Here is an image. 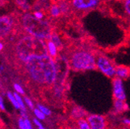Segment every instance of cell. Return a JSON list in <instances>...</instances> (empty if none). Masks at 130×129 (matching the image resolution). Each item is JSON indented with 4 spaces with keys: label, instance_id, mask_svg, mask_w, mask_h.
Returning a JSON list of instances; mask_svg holds the SVG:
<instances>
[{
    "label": "cell",
    "instance_id": "6da1fadb",
    "mask_svg": "<svg viewBox=\"0 0 130 129\" xmlns=\"http://www.w3.org/2000/svg\"><path fill=\"white\" fill-rule=\"evenodd\" d=\"M25 73L30 81L39 87H52L57 80L58 70L47 51L32 53L23 65Z\"/></svg>",
    "mask_w": 130,
    "mask_h": 129
},
{
    "label": "cell",
    "instance_id": "7a4b0ae2",
    "mask_svg": "<svg viewBox=\"0 0 130 129\" xmlns=\"http://www.w3.org/2000/svg\"><path fill=\"white\" fill-rule=\"evenodd\" d=\"M37 51H47L46 45L44 44L42 40L26 34L20 37L16 42L14 54L16 61L23 66L26 60Z\"/></svg>",
    "mask_w": 130,
    "mask_h": 129
},
{
    "label": "cell",
    "instance_id": "3957f363",
    "mask_svg": "<svg viewBox=\"0 0 130 129\" xmlns=\"http://www.w3.org/2000/svg\"><path fill=\"white\" fill-rule=\"evenodd\" d=\"M21 23L26 33L40 40H49L52 33L51 24L46 20L37 19L34 15L26 13L21 18Z\"/></svg>",
    "mask_w": 130,
    "mask_h": 129
},
{
    "label": "cell",
    "instance_id": "277c9868",
    "mask_svg": "<svg viewBox=\"0 0 130 129\" xmlns=\"http://www.w3.org/2000/svg\"><path fill=\"white\" fill-rule=\"evenodd\" d=\"M68 63L72 70L76 71H85L96 69V55L85 48L74 50L69 58Z\"/></svg>",
    "mask_w": 130,
    "mask_h": 129
},
{
    "label": "cell",
    "instance_id": "5b68a950",
    "mask_svg": "<svg viewBox=\"0 0 130 129\" xmlns=\"http://www.w3.org/2000/svg\"><path fill=\"white\" fill-rule=\"evenodd\" d=\"M16 21L17 20L12 15H0V40L12 35L15 30Z\"/></svg>",
    "mask_w": 130,
    "mask_h": 129
},
{
    "label": "cell",
    "instance_id": "8992f818",
    "mask_svg": "<svg viewBox=\"0 0 130 129\" xmlns=\"http://www.w3.org/2000/svg\"><path fill=\"white\" fill-rule=\"evenodd\" d=\"M96 68L109 78L116 77V66L103 54L96 55Z\"/></svg>",
    "mask_w": 130,
    "mask_h": 129
},
{
    "label": "cell",
    "instance_id": "52a82bcc",
    "mask_svg": "<svg viewBox=\"0 0 130 129\" xmlns=\"http://www.w3.org/2000/svg\"><path fill=\"white\" fill-rule=\"evenodd\" d=\"M102 0H71V7L79 12H86L96 9Z\"/></svg>",
    "mask_w": 130,
    "mask_h": 129
},
{
    "label": "cell",
    "instance_id": "ba28073f",
    "mask_svg": "<svg viewBox=\"0 0 130 129\" xmlns=\"http://www.w3.org/2000/svg\"><path fill=\"white\" fill-rule=\"evenodd\" d=\"M91 129H108L109 122L107 118L101 115H88L86 117Z\"/></svg>",
    "mask_w": 130,
    "mask_h": 129
},
{
    "label": "cell",
    "instance_id": "9c48e42d",
    "mask_svg": "<svg viewBox=\"0 0 130 129\" xmlns=\"http://www.w3.org/2000/svg\"><path fill=\"white\" fill-rule=\"evenodd\" d=\"M112 94L114 99L126 100V94L123 85V80L115 77L112 78Z\"/></svg>",
    "mask_w": 130,
    "mask_h": 129
},
{
    "label": "cell",
    "instance_id": "30bf717a",
    "mask_svg": "<svg viewBox=\"0 0 130 129\" xmlns=\"http://www.w3.org/2000/svg\"><path fill=\"white\" fill-rule=\"evenodd\" d=\"M16 124L18 129H34L32 120H30L29 118L27 111H20V115L16 121Z\"/></svg>",
    "mask_w": 130,
    "mask_h": 129
},
{
    "label": "cell",
    "instance_id": "8fae6325",
    "mask_svg": "<svg viewBox=\"0 0 130 129\" xmlns=\"http://www.w3.org/2000/svg\"><path fill=\"white\" fill-rule=\"evenodd\" d=\"M129 107L128 104L125 101L123 100H119V99H114L113 102V111L116 115L123 114L125 111L128 110Z\"/></svg>",
    "mask_w": 130,
    "mask_h": 129
},
{
    "label": "cell",
    "instance_id": "7c38bea8",
    "mask_svg": "<svg viewBox=\"0 0 130 129\" xmlns=\"http://www.w3.org/2000/svg\"><path fill=\"white\" fill-rule=\"evenodd\" d=\"M70 116L75 121L80 118H85L88 116V113L80 107L77 105L73 106L70 110Z\"/></svg>",
    "mask_w": 130,
    "mask_h": 129
},
{
    "label": "cell",
    "instance_id": "4fadbf2b",
    "mask_svg": "<svg viewBox=\"0 0 130 129\" xmlns=\"http://www.w3.org/2000/svg\"><path fill=\"white\" fill-rule=\"evenodd\" d=\"M116 77H117L122 80H125V79L128 78L130 77V67L124 66V65L116 66Z\"/></svg>",
    "mask_w": 130,
    "mask_h": 129
},
{
    "label": "cell",
    "instance_id": "5bb4252c",
    "mask_svg": "<svg viewBox=\"0 0 130 129\" xmlns=\"http://www.w3.org/2000/svg\"><path fill=\"white\" fill-rule=\"evenodd\" d=\"M46 50L48 54L54 60H56L58 57V52H59L58 48L51 40H46Z\"/></svg>",
    "mask_w": 130,
    "mask_h": 129
},
{
    "label": "cell",
    "instance_id": "9a60e30c",
    "mask_svg": "<svg viewBox=\"0 0 130 129\" xmlns=\"http://www.w3.org/2000/svg\"><path fill=\"white\" fill-rule=\"evenodd\" d=\"M49 15L54 19L58 18L62 15L61 10L57 3H54L51 5L50 8H49Z\"/></svg>",
    "mask_w": 130,
    "mask_h": 129
},
{
    "label": "cell",
    "instance_id": "2e32d148",
    "mask_svg": "<svg viewBox=\"0 0 130 129\" xmlns=\"http://www.w3.org/2000/svg\"><path fill=\"white\" fill-rule=\"evenodd\" d=\"M17 7L23 12H28L31 9V6L29 4L28 0H14Z\"/></svg>",
    "mask_w": 130,
    "mask_h": 129
},
{
    "label": "cell",
    "instance_id": "e0dca14e",
    "mask_svg": "<svg viewBox=\"0 0 130 129\" xmlns=\"http://www.w3.org/2000/svg\"><path fill=\"white\" fill-rule=\"evenodd\" d=\"M6 96H7V98L8 100L10 101V103L12 104V105L13 106V107L15 109V110H20V106L17 101V100H16L15 98V97L13 93L10 92V91H8L7 94H6Z\"/></svg>",
    "mask_w": 130,
    "mask_h": 129
},
{
    "label": "cell",
    "instance_id": "ac0fdd59",
    "mask_svg": "<svg viewBox=\"0 0 130 129\" xmlns=\"http://www.w3.org/2000/svg\"><path fill=\"white\" fill-rule=\"evenodd\" d=\"M76 126L78 129H91L89 122L87 118H80L76 121Z\"/></svg>",
    "mask_w": 130,
    "mask_h": 129
},
{
    "label": "cell",
    "instance_id": "d6986e66",
    "mask_svg": "<svg viewBox=\"0 0 130 129\" xmlns=\"http://www.w3.org/2000/svg\"><path fill=\"white\" fill-rule=\"evenodd\" d=\"M36 107L38 109H40L46 117L47 116H51L52 115V110L50 108H49V107H47L46 106H45L44 104H43L38 103V104H37Z\"/></svg>",
    "mask_w": 130,
    "mask_h": 129
},
{
    "label": "cell",
    "instance_id": "ffe728a7",
    "mask_svg": "<svg viewBox=\"0 0 130 129\" xmlns=\"http://www.w3.org/2000/svg\"><path fill=\"white\" fill-rule=\"evenodd\" d=\"M32 113H34V117L37 118V119H38V120H40V121H44V120H46V116L43 114V113L40 110V109H38L37 107L32 110Z\"/></svg>",
    "mask_w": 130,
    "mask_h": 129
},
{
    "label": "cell",
    "instance_id": "44dd1931",
    "mask_svg": "<svg viewBox=\"0 0 130 129\" xmlns=\"http://www.w3.org/2000/svg\"><path fill=\"white\" fill-rule=\"evenodd\" d=\"M23 100H24V102H25V104L26 106V107L29 110H34L35 108V104L34 103V101H32V100H31L29 98H28V97L26 96H23Z\"/></svg>",
    "mask_w": 130,
    "mask_h": 129
},
{
    "label": "cell",
    "instance_id": "7402d4cb",
    "mask_svg": "<svg viewBox=\"0 0 130 129\" xmlns=\"http://www.w3.org/2000/svg\"><path fill=\"white\" fill-rule=\"evenodd\" d=\"M13 88L15 90V92L20 94V95H23V96L25 95V90H24V89L21 84H20L18 83H14L13 84Z\"/></svg>",
    "mask_w": 130,
    "mask_h": 129
},
{
    "label": "cell",
    "instance_id": "603a6c76",
    "mask_svg": "<svg viewBox=\"0 0 130 129\" xmlns=\"http://www.w3.org/2000/svg\"><path fill=\"white\" fill-rule=\"evenodd\" d=\"M120 124L122 127L125 129H130V119L127 118H122L120 119Z\"/></svg>",
    "mask_w": 130,
    "mask_h": 129
},
{
    "label": "cell",
    "instance_id": "cb8c5ba5",
    "mask_svg": "<svg viewBox=\"0 0 130 129\" xmlns=\"http://www.w3.org/2000/svg\"><path fill=\"white\" fill-rule=\"evenodd\" d=\"M32 123H34V126L37 127V129H46V127L43 124V123L41 122V121L37 119L36 118L32 119Z\"/></svg>",
    "mask_w": 130,
    "mask_h": 129
},
{
    "label": "cell",
    "instance_id": "d4e9b609",
    "mask_svg": "<svg viewBox=\"0 0 130 129\" xmlns=\"http://www.w3.org/2000/svg\"><path fill=\"white\" fill-rule=\"evenodd\" d=\"M124 10L128 16H130V0H124Z\"/></svg>",
    "mask_w": 130,
    "mask_h": 129
},
{
    "label": "cell",
    "instance_id": "484cf974",
    "mask_svg": "<svg viewBox=\"0 0 130 129\" xmlns=\"http://www.w3.org/2000/svg\"><path fill=\"white\" fill-rule=\"evenodd\" d=\"M32 15H34L37 19H39V20H43L44 18V12L43 11L36 10L32 12Z\"/></svg>",
    "mask_w": 130,
    "mask_h": 129
},
{
    "label": "cell",
    "instance_id": "4316f807",
    "mask_svg": "<svg viewBox=\"0 0 130 129\" xmlns=\"http://www.w3.org/2000/svg\"><path fill=\"white\" fill-rule=\"evenodd\" d=\"M0 110L5 111L6 110V106L4 103V99L3 98V96L0 94Z\"/></svg>",
    "mask_w": 130,
    "mask_h": 129
},
{
    "label": "cell",
    "instance_id": "83f0119b",
    "mask_svg": "<svg viewBox=\"0 0 130 129\" xmlns=\"http://www.w3.org/2000/svg\"><path fill=\"white\" fill-rule=\"evenodd\" d=\"M61 129H78L77 127L76 126V124H66L63 126V127Z\"/></svg>",
    "mask_w": 130,
    "mask_h": 129
},
{
    "label": "cell",
    "instance_id": "f1b7e54d",
    "mask_svg": "<svg viewBox=\"0 0 130 129\" xmlns=\"http://www.w3.org/2000/svg\"><path fill=\"white\" fill-rule=\"evenodd\" d=\"M3 48H4V44H3V42L0 41V52H1L3 50Z\"/></svg>",
    "mask_w": 130,
    "mask_h": 129
},
{
    "label": "cell",
    "instance_id": "f546056e",
    "mask_svg": "<svg viewBox=\"0 0 130 129\" xmlns=\"http://www.w3.org/2000/svg\"><path fill=\"white\" fill-rule=\"evenodd\" d=\"M108 129H125V128L122 127H109Z\"/></svg>",
    "mask_w": 130,
    "mask_h": 129
},
{
    "label": "cell",
    "instance_id": "4dcf8cb0",
    "mask_svg": "<svg viewBox=\"0 0 130 129\" xmlns=\"http://www.w3.org/2000/svg\"><path fill=\"white\" fill-rule=\"evenodd\" d=\"M6 3V0H0V6H3Z\"/></svg>",
    "mask_w": 130,
    "mask_h": 129
},
{
    "label": "cell",
    "instance_id": "1f68e13d",
    "mask_svg": "<svg viewBox=\"0 0 130 129\" xmlns=\"http://www.w3.org/2000/svg\"><path fill=\"white\" fill-rule=\"evenodd\" d=\"M0 73H1V70H0Z\"/></svg>",
    "mask_w": 130,
    "mask_h": 129
}]
</instances>
